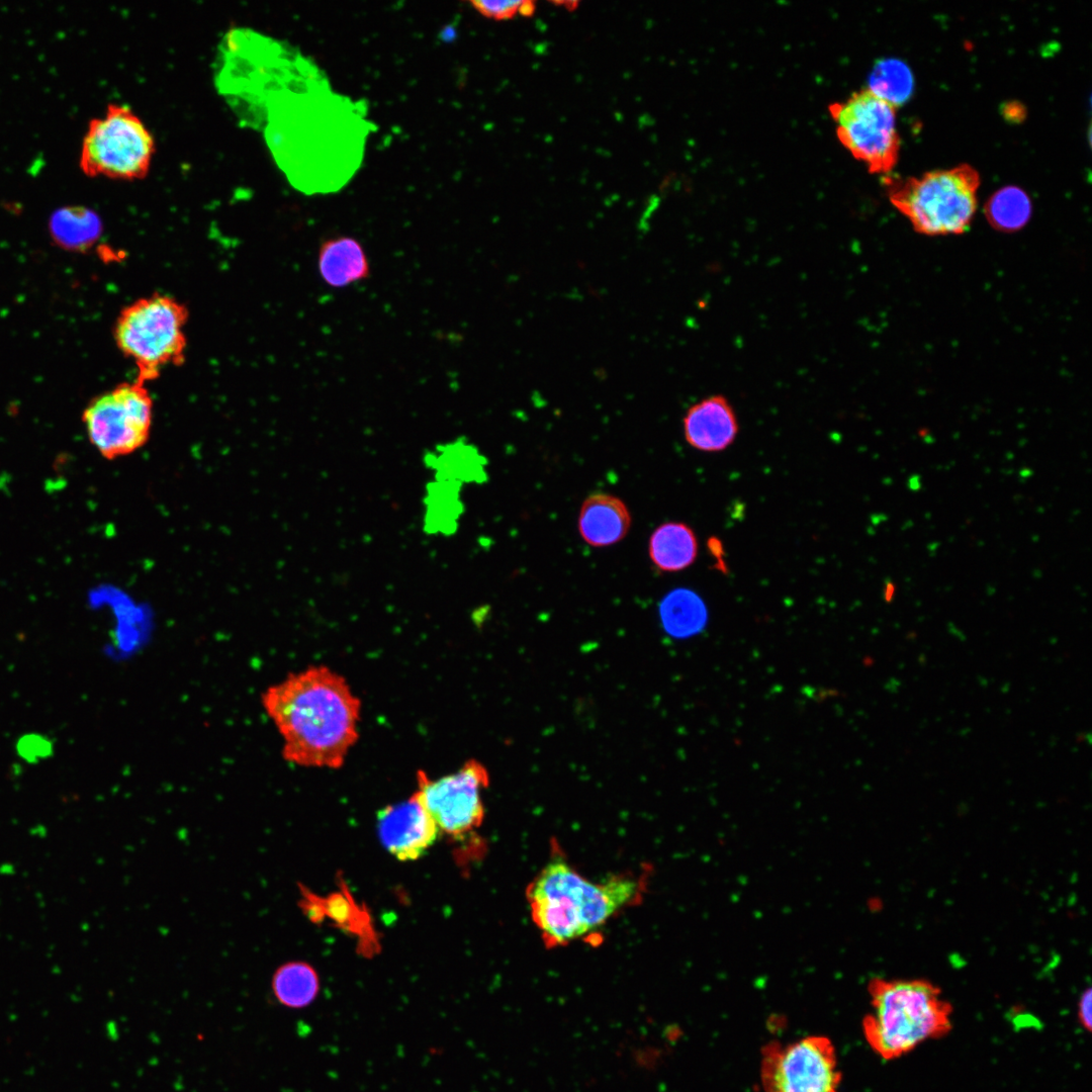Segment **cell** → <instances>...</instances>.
Masks as SVG:
<instances>
[{
  "instance_id": "obj_1",
  "label": "cell",
  "mask_w": 1092,
  "mask_h": 1092,
  "mask_svg": "<svg viewBox=\"0 0 1092 1092\" xmlns=\"http://www.w3.org/2000/svg\"><path fill=\"white\" fill-rule=\"evenodd\" d=\"M261 704L281 735L284 760L292 764L340 768L358 740L361 702L328 666L288 674L265 690Z\"/></svg>"
},
{
  "instance_id": "obj_2",
  "label": "cell",
  "mask_w": 1092,
  "mask_h": 1092,
  "mask_svg": "<svg viewBox=\"0 0 1092 1092\" xmlns=\"http://www.w3.org/2000/svg\"><path fill=\"white\" fill-rule=\"evenodd\" d=\"M644 880L616 875L603 882L587 879L558 851L526 890L530 915L550 947L564 946L599 930L642 897Z\"/></svg>"
},
{
  "instance_id": "obj_3",
  "label": "cell",
  "mask_w": 1092,
  "mask_h": 1092,
  "mask_svg": "<svg viewBox=\"0 0 1092 1092\" xmlns=\"http://www.w3.org/2000/svg\"><path fill=\"white\" fill-rule=\"evenodd\" d=\"M870 995L871 1010L862 1021L863 1035L884 1060L901 1058L952 1028L950 1005L927 981L875 980Z\"/></svg>"
},
{
  "instance_id": "obj_4",
  "label": "cell",
  "mask_w": 1092,
  "mask_h": 1092,
  "mask_svg": "<svg viewBox=\"0 0 1092 1092\" xmlns=\"http://www.w3.org/2000/svg\"><path fill=\"white\" fill-rule=\"evenodd\" d=\"M978 172L968 164L936 170L921 177L891 179L887 191L891 203L916 232L928 235L962 234L969 229L977 208Z\"/></svg>"
},
{
  "instance_id": "obj_5",
  "label": "cell",
  "mask_w": 1092,
  "mask_h": 1092,
  "mask_svg": "<svg viewBox=\"0 0 1092 1092\" xmlns=\"http://www.w3.org/2000/svg\"><path fill=\"white\" fill-rule=\"evenodd\" d=\"M187 318L186 306L164 294L140 298L122 308L113 336L136 367V380L147 383L166 367L183 362Z\"/></svg>"
},
{
  "instance_id": "obj_6",
  "label": "cell",
  "mask_w": 1092,
  "mask_h": 1092,
  "mask_svg": "<svg viewBox=\"0 0 1092 1092\" xmlns=\"http://www.w3.org/2000/svg\"><path fill=\"white\" fill-rule=\"evenodd\" d=\"M155 153V141L128 107L110 104L105 114L90 121L84 135L80 166L90 177L135 180L144 178Z\"/></svg>"
},
{
  "instance_id": "obj_7",
  "label": "cell",
  "mask_w": 1092,
  "mask_h": 1092,
  "mask_svg": "<svg viewBox=\"0 0 1092 1092\" xmlns=\"http://www.w3.org/2000/svg\"><path fill=\"white\" fill-rule=\"evenodd\" d=\"M154 419L153 398L139 380L121 383L98 395L83 412L88 439L105 459L130 455L149 441Z\"/></svg>"
},
{
  "instance_id": "obj_8",
  "label": "cell",
  "mask_w": 1092,
  "mask_h": 1092,
  "mask_svg": "<svg viewBox=\"0 0 1092 1092\" xmlns=\"http://www.w3.org/2000/svg\"><path fill=\"white\" fill-rule=\"evenodd\" d=\"M842 146L870 172L888 173L896 165L900 138L896 108L868 88L829 106Z\"/></svg>"
},
{
  "instance_id": "obj_9",
  "label": "cell",
  "mask_w": 1092,
  "mask_h": 1092,
  "mask_svg": "<svg viewBox=\"0 0 1092 1092\" xmlns=\"http://www.w3.org/2000/svg\"><path fill=\"white\" fill-rule=\"evenodd\" d=\"M840 1080L834 1045L825 1036L769 1042L761 1051L764 1092H838Z\"/></svg>"
},
{
  "instance_id": "obj_10",
  "label": "cell",
  "mask_w": 1092,
  "mask_h": 1092,
  "mask_svg": "<svg viewBox=\"0 0 1092 1092\" xmlns=\"http://www.w3.org/2000/svg\"><path fill=\"white\" fill-rule=\"evenodd\" d=\"M415 792L440 832L461 837L479 827L484 819L482 793L489 785L483 763L468 759L456 771L433 780L417 774Z\"/></svg>"
},
{
  "instance_id": "obj_11",
  "label": "cell",
  "mask_w": 1092,
  "mask_h": 1092,
  "mask_svg": "<svg viewBox=\"0 0 1092 1092\" xmlns=\"http://www.w3.org/2000/svg\"><path fill=\"white\" fill-rule=\"evenodd\" d=\"M376 827L383 847L402 861L425 855L441 833L416 793L379 810Z\"/></svg>"
},
{
  "instance_id": "obj_12",
  "label": "cell",
  "mask_w": 1092,
  "mask_h": 1092,
  "mask_svg": "<svg viewBox=\"0 0 1092 1092\" xmlns=\"http://www.w3.org/2000/svg\"><path fill=\"white\" fill-rule=\"evenodd\" d=\"M685 439L703 452H719L730 446L738 433L735 412L723 395H711L693 404L682 420Z\"/></svg>"
},
{
  "instance_id": "obj_13",
  "label": "cell",
  "mask_w": 1092,
  "mask_h": 1092,
  "mask_svg": "<svg viewBox=\"0 0 1092 1092\" xmlns=\"http://www.w3.org/2000/svg\"><path fill=\"white\" fill-rule=\"evenodd\" d=\"M632 523L626 504L606 492L589 494L582 503L577 528L582 540L593 547H607L623 540Z\"/></svg>"
},
{
  "instance_id": "obj_14",
  "label": "cell",
  "mask_w": 1092,
  "mask_h": 1092,
  "mask_svg": "<svg viewBox=\"0 0 1092 1092\" xmlns=\"http://www.w3.org/2000/svg\"><path fill=\"white\" fill-rule=\"evenodd\" d=\"M317 271L326 284L343 288L367 279L370 263L361 242L350 236H336L321 244Z\"/></svg>"
},
{
  "instance_id": "obj_15",
  "label": "cell",
  "mask_w": 1092,
  "mask_h": 1092,
  "mask_svg": "<svg viewBox=\"0 0 1092 1092\" xmlns=\"http://www.w3.org/2000/svg\"><path fill=\"white\" fill-rule=\"evenodd\" d=\"M648 555L652 564L662 572L681 571L697 559L696 534L685 523H663L649 537Z\"/></svg>"
},
{
  "instance_id": "obj_16",
  "label": "cell",
  "mask_w": 1092,
  "mask_h": 1092,
  "mask_svg": "<svg viewBox=\"0 0 1092 1092\" xmlns=\"http://www.w3.org/2000/svg\"><path fill=\"white\" fill-rule=\"evenodd\" d=\"M665 630L674 637L694 636L706 627L708 610L700 596L688 588L673 589L660 605Z\"/></svg>"
},
{
  "instance_id": "obj_17",
  "label": "cell",
  "mask_w": 1092,
  "mask_h": 1092,
  "mask_svg": "<svg viewBox=\"0 0 1092 1092\" xmlns=\"http://www.w3.org/2000/svg\"><path fill=\"white\" fill-rule=\"evenodd\" d=\"M320 988L318 977L307 963L291 961L280 965L273 973L271 989L276 1000L293 1009L309 1005Z\"/></svg>"
},
{
  "instance_id": "obj_18",
  "label": "cell",
  "mask_w": 1092,
  "mask_h": 1092,
  "mask_svg": "<svg viewBox=\"0 0 1092 1092\" xmlns=\"http://www.w3.org/2000/svg\"><path fill=\"white\" fill-rule=\"evenodd\" d=\"M50 229L58 244L81 250L90 247L98 239L102 223L93 210L71 206L59 209L53 214Z\"/></svg>"
},
{
  "instance_id": "obj_19",
  "label": "cell",
  "mask_w": 1092,
  "mask_h": 1092,
  "mask_svg": "<svg viewBox=\"0 0 1092 1092\" xmlns=\"http://www.w3.org/2000/svg\"><path fill=\"white\" fill-rule=\"evenodd\" d=\"M989 223L1001 232H1015L1024 226L1031 214V202L1021 188L1006 186L996 191L985 205Z\"/></svg>"
},
{
  "instance_id": "obj_20",
  "label": "cell",
  "mask_w": 1092,
  "mask_h": 1092,
  "mask_svg": "<svg viewBox=\"0 0 1092 1092\" xmlns=\"http://www.w3.org/2000/svg\"><path fill=\"white\" fill-rule=\"evenodd\" d=\"M914 79L909 67L897 59L881 60L874 67L868 89L895 108L912 95Z\"/></svg>"
},
{
  "instance_id": "obj_21",
  "label": "cell",
  "mask_w": 1092,
  "mask_h": 1092,
  "mask_svg": "<svg viewBox=\"0 0 1092 1092\" xmlns=\"http://www.w3.org/2000/svg\"><path fill=\"white\" fill-rule=\"evenodd\" d=\"M457 491L450 480H442L439 484L428 488V514L427 527L434 532L452 533L456 527V520L461 513V506L455 494Z\"/></svg>"
},
{
  "instance_id": "obj_22",
  "label": "cell",
  "mask_w": 1092,
  "mask_h": 1092,
  "mask_svg": "<svg viewBox=\"0 0 1092 1092\" xmlns=\"http://www.w3.org/2000/svg\"><path fill=\"white\" fill-rule=\"evenodd\" d=\"M521 1L511 0H474L470 1V5L481 15L492 18L495 20H503L513 17L518 13Z\"/></svg>"
},
{
  "instance_id": "obj_23",
  "label": "cell",
  "mask_w": 1092,
  "mask_h": 1092,
  "mask_svg": "<svg viewBox=\"0 0 1092 1092\" xmlns=\"http://www.w3.org/2000/svg\"><path fill=\"white\" fill-rule=\"evenodd\" d=\"M50 751V743L38 736H26L19 742V752L27 759L42 757Z\"/></svg>"
},
{
  "instance_id": "obj_24",
  "label": "cell",
  "mask_w": 1092,
  "mask_h": 1092,
  "mask_svg": "<svg viewBox=\"0 0 1092 1092\" xmlns=\"http://www.w3.org/2000/svg\"><path fill=\"white\" fill-rule=\"evenodd\" d=\"M1092 993L1091 989L1087 988L1081 995L1078 1004V1019L1082 1027L1090 1031L1092 1026Z\"/></svg>"
},
{
  "instance_id": "obj_25",
  "label": "cell",
  "mask_w": 1092,
  "mask_h": 1092,
  "mask_svg": "<svg viewBox=\"0 0 1092 1092\" xmlns=\"http://www.w3.org/2000/svg\"><path fill=\"white\" fill-rule=\"evenodd\" d=\"M535 6L532 1H521L518 12L524 16H529L534 12Z\"/></svg>"
},
{
  "instance_id": "obj_26",
  "label": "cell",
  "mask_w": 1092,
  "mask_h": 1092,
  "mask_svg": "<svg viewBox=\"0 0 1092 1092\" xmlns=\"http://www.w3.org/2000/svg\"><path fill=\"white\" fill-rule=\"evenodd\" d=\"M894 593H895V587H894L893 583L890 581V583H888V586L886 588V595H885L886 600L890 601L892 599Z\"/></svg>"
}]
</instances>
